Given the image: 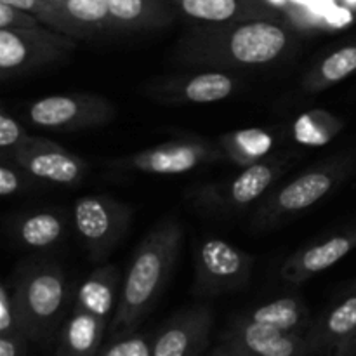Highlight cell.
Returning a JSON list of instances; mask_svg holds the SVG:
<instances>
[{"label": "cell", "instance_id": "1", "mask_svg": "<svg viewBox=\"0 0 356 356\" xmlns=\"http://www.w3.org/2000/svg\"><path fill=\"white\" fill-rule=\"evenodd\" d=\"M296 33L277 17L195 24L174 47V59L184 66L211 70L261 68L292 52Z\"/></svg>", "mask_w": 356, "mask_h": 356}, {"label": "cell", "instance_id": "2", "mask_svg": "<svg viewBox=\"0 0 356 356\" xmlns=\"http://www.w3.org/2000/svg\"><path fill=\"white\" fill-rule=\"evenodd\" d=\"M184 232L179 219L163 218L138 243L122 280L120 299L108 330L111 337L134 334L167 289L179 257Z\"/></svg>", "mask_w": 356, "mask_h": 356}, {"label": "cell", "instance_id": "3", "mask_svg": "<svg viewBox=\"0 0 356 356\" xmlns=\"http://www.w3.org/2000/svg\"><path fill=\"white\" fill-rule=\"evenodd\" d=\"M13 292L24 336L38 346H51L72 313V289L65 271L52 263L28 266L17 275Z\"/></svg>", "mask_w": 356, "mask_h": 356}, {"label": "cell", "instance_id": "4", "mask_svg": "<svg viewBox=\"0 0 356 356\" xmlns=\"http://www.w3.org/2000/svg\"><path fill=\"white\" fill-rule=\"evenodd\" d=\"M356 165V153H341L309 167L292 181L266 195L254 214L256 229H270L298 218L329 197Z\"/></svg>", "mask_w": 356, "mask_h": 356}, {"label": "cell", "instance_id": "5", "mask_svg": "<svg viewBox=\"0 0 356 356\" xmlns=\"http://www.w3.org/2000/svg\"><path fill=\"white\" fill-rule=\"evenodd\" d=\"M285 169H287L285 160L271 156L254 165L243 167L229 179L193 188L188 197L195 207L209 214H233L263 200L275 183L280 179Z\"/></svg>", "mask_w": 356, "mask_h": 356}, {"label": "cell", "instance_id": "6", "mask_svg": "<svg viewBox=\"0 0 356 356\" xmlns=\"http://www.w3.org/2000/svg\"><path fill=\"white\" fill-rule=\"evenodd\" d=\"M75 38L47 26L35 30H0V79L3 82L42 72L68 58Z\"/></svg>", "mask_w": 356, "mask_h": 356}, {"label": "cell", "instance_id": "7", "mask_svg": "<svg viewBox=\"0 0 356 356\" xmlns=\"http://www.w3.org/2000/svg\"><path fill=\"white\" fill-rule=\"evenodd\" d=\"M219 162H225V155L218 143L207 141V139L197 138V136H186V138L141 149L132 155L115 159L108 162V167L122 170V172L179 176V174L191 172L202 165Z\"/></svg>", "mask_w": 356, "mask_h": 356}, {"label": "cell", "instance_id": "8", "mask_svg": "<svg viewBox=\"0 0 356 356\" xmlns=\"http://www.w3.org/2000/svg\"><path fill=\"white\" fill-rule=\"evenodd\" d=\"M132 209L108 195L80 197L73 205V226L94 264H103L127 233Z\"/></svg>", "mask_w": 356, "mask_h": 356}, {"label": "cell", "instance_id": "9", "mask_svg": "<svg viewBox=\"0 0 356 356\" xmlns=\"http://www.w3.org/2000/svg\"><path fill=\"white\" fill-rule=\"evenodd\" d=\"M117 108L108 97L92 92L52 94L31 103L26 118L31 125L56 132L86 131L110 124Z\"/></svg>", "mask_w": 356, "mask_h": 356}, {"label": "cell", "instance_id": "10", "mask_svg": "<svg viewBox=\"0 0 356 356\" xmlns=\"http://www.w3.org/2000/svg\"><path fill=\"white\" fill-rule=\"evenodd\" d=\"M195 285L198 298H216L245 287L256 257L221 238H205L197 245Z\"/></svg>", "mask_w": 356, "mask_h": 356}, {"label": "cell", "instance_id": "11", "mask_svg": "<svg viewBox=\"0 0 356 356\" xmlns=\"http://www.w3.org/2000/svg\"><path fill=\"white\" fill-rule=\"evenodd\" d=\"M2 159H9L35 179L59 186H75L82 183L89 169L86 160L66 149L65 146L37 136H33L13 155Z\"/></svg>", "mask_w": 356, "mask_h": 356}, {"label": "cell", "instance_id": "12", "mask_svg": "<svg viewBox=\"0 0 356 356\" xmlns=\"http://www.w3.org/2000/svg\"><path fill=\"white\" fill-rule=\"evenodd\" d=\"M236 89V79L221 70L176 73L149 80L148 96L167 104H209L232 96Z\"/></svg>", "mask_w": 356, "mask_h": 356}, {"label": "cell", "instance_id": "13", "mask_svg": "<svg viewBox=\"0 0 356 356\" xmlns=\"http://www.w3.org/2000/svg\"><path fill=\"white\" fill-rule=\"evenodd\" d=\"M236 356H312L305 336L282 332L273 327L236 316L221 337Z\"/></svg>", "mask_w": 356, "mask_h": 356}, {"label": "cell", "instance_id": "14", "mask_svg": "<svg viewBox=\"0 0 356 356\" xmlns=\"http://www.w3.org/2000/svg\"><path fill=\"white\" fill-rule=\"evenodd\" d=\"M214 325L209 306H191L176 313L153 337L152 356H200Z\"/></svg>", "mask_w": 356, "mask_h": 356}, {"label": "cell", "instance_id": "15", "mask_svg": "<svg viewBox=\"0 0 356 356\" xmlns=\"http://www.w3.org/2000/svg\"><path fill=\"white\" fill-rule=\"evenodd\" d=\"M356 249V222L315 240L292 254L282 266L280 275L289 284H305L323 273Z\"/></svg>", "mask_w": 356, "mask_h": 356}, {"label": "cell", "instance_id": "16", "mask_svg": "<svg viewBox=\"0 0 356 356\" xmlns=\"http://www.w3.org/2000/svg\"><path fill=\"white\" fill-rule=\"evenodd\" d=\"M356 330V285L343 299L312 322L306 343L312 356L336 353L337 348Z\"/></svg>", "mask_w": 356, "mask_h": 356}, {"label": "cell", "instance_id": "17", "mask_svg": "<svg viewBox=\"0 0 356 356\" xmlns=\"http://www.w3.org/2000/svg\"><path fill=\"white\" fill-rule=\"evenodd\" d=\"M68 235V218L61 211H33L10 221L9 236L16 245L30 250L54 247Z\"/></svg>", "mask_w": 356, "mask_h": 356}, {"label": "cell", "instance_id": "18", "mask_svg": "<svg viewBox=\"0 0 356 356\" xmlns=\"http://www.w3.org/2000/svg\"><path fill=\"white\" fill-rule=\"evenodd\" d=\"M179 17L197 24H226L235 21L273 17V13L254 0H169Z\"/></svg>", "mask_w": 356, "mask_h": 356}, {"label": "cell", "instance_id": "19", "mask_svg": "<svg viewBox=\"0 0 356 356\" xmlns=\"http://www.w3.org/2000/svg\"><path fill=\"white\" fill-rule=\"evenodd\" d=\"M115 33L159 30L179 17L169 0H108Z\"/></svg>", "mask_w": 356, "mask_h": 356}, {"label": "cell", "instance_id": "20", "mask_svg": "<svg viewBox=\"0 0 356 356\" xmlns=\"http://www.w3.org/2000/svg\"><path fill=\"white\" fill-rule=\"evenodd\" d=\"M120 271L113 264H97L96 270L80 284L73 299V308L92 313L99 318H113L120 299Z\"/></svg>", "mask_w": 356, "mask_h": 356}, {"label": "cell", "instance_id": "21", "mask_svg": "<svg viewBox=\"0 0 356 356\" xmlns=\"http://www.w3.org/2000/svg\"><path fill=\"white\" fill-rule=\"evenodd\" d=\"M110 322L72 308L58 336L56 356H99Z\"/></svg>", "mask_w": 356, "mask_h": 356}, {"label": "cell", "instance_id": "22", "mask_svg": "<svg viewBox=\"0 0 356 356\" xmlns=\"http://www.w3.org/2000/svg\"><path fill=\"white\" fill-rule=\"evenodd\" d=\"M218 145L225 155V162L243 169L271 159L277 139L266 129L250 127L219 136Z\"/></svg>", "mask_w": 356, "mask_h": 356}, {"label": "cell", "instance_id": "23", "mask_svg": "<svg viewBox=\"0 0 356 356\" xmlns=\"http://www.w3.org/2000/svg\"><path fill=\"white\" fill-rule=\"evenodd\" d=\"M242 316L250 322L305 337L312 327V315H309L308 305L296 296H287V298H278L270 302H264V305L256 306L250 312L243 313Z\"/></svg>", "mask_w": 356, "mask_h": 356}, {"label": "cell", "instance_id": "24", "mask_svg": "<svg viewBox=\"0 0 356 356\" xmlns=\"http://www.w3.org/2000/svg\"><path fill=\"white\" fill-rule=\"evenodd\" d=\"M356 72V44L336 49L316 63L302 79L301 87L306 94H318L343 82Z\"/></svg>", "mask_w": 356, "mask_h": 356}, {"label": "cell", "instance_id": "25", "mask_svg": "<svg viewBox=\"0 0 356 356\" xmlns=\"http://www.w3.org/2000/svg\"><path fill=\"white\" fill-rule=\"evenodd\" d=\"M344 127L346 122L336 113L323 108H313L292 122L291 136L298 145L306 148H322L332 143Z\"/></svg>", "mask_w": 356, "mask_h": 356}, {"label": "cell", "instance_id": "26", "mask_svg": "<svg viewBox=\"0 0 356 356\" xmlns=\"http://www.w3.org/2000/svg\"><path fill=\"white\" fill-rule=\"evenodd\" d=\"M58 3L75 28L79 40L101 33H115L108 0H63Z\"/></svg>", "mask_w": 356, "mask_h": 356}, {"label": "cell", "instance_id": "27", "mask_svg": "<svg viewBox=\"0 0 356 356\" xmlns=\"http://www.w3.org/2000/svg\"><path fill=\"white\" fill-rule=\"evenodd\" d=\"M2 3H9V6L17 7V9H23L26 13L33 14L35 17L42 21V24H45L51 30L59 31L63 35H68V37L76 38L75 28L72 26L66 16L63 14L61 7L58 2H52V0H0Z\"/></svg>", "mask_w": 356, "mask_h": 356}, {"label": "cell", "instance_id": "28", "mask_svg": "<svg viewBox=\"0 0 356 356\" xmlns=\"http://www.w3.org/2000/svg\"><path fill=\"white\" fill-rule=\"evenodd\" d=\"M152 351L153 339L145 334H129L111 341L99 356H152Z\"/></svg>", "mask_w": 356, "mask_h": 356}, {"label": "cell", "instance_id": "29", "mask_svg": "<svg viewBox=\"0 0 356 356\" xmlns=\"http://www.w3.org/2000/svg\"><path fill=\"white\" fill-rule=\"evenodd\" d=\"M31 138L33 136L28 134L23 125L16 118L10 117L6 110L0 113V149H2L3 156L13 155L16 149L26 145Z\"/></svg>", "mask_w": 356, "mask_h": 356}, {"label": "cell", "instance_id": "30", "mask_svg": "<svg viewBox=\"0 0 356 356\" xmlns=\"http://www.w3.org/2000/svg\"><path fill=\"white\" fill-rule=\"evenodd\" d=\"M30 179H35L14 162L2 159L0 165V197H13L30 188Z\"/></svg>", "mask_w": 356, "mask_h": 356}, {"label": "cell", "instance_id": "31", "mask_svg": "<svg viewBox=\"0 0 356 356\" xmlns=\"http://www.w3.org/2000/svg\"><path fill=\"white\" fill-rule=\"evenodd\" d=\"M10 332H23V329H21V320L16 301H14L13 287L2 284L0 285V334Z\"/></svg>", "mask_w": 356, "mask_h": 356}, {"label": "cell", "instance_id": "32", "mask_svg": "<svg viewBox=\"0 0 356 356\" xmlns=\"http://www.w3.org/2000/svg\"><path fill=\"white\" fill-rule=\"evenodd\" d=\"M40 26L45 24L33 14L0 2V30H35Z\"/></svg>", "mask_w": 356, "mask_h": 356}, {"label": "cell", "instance_id": "33", "mask_svg": "<svg viewBox=\"0 0 356 356\" xmlns=\"http://www.w3.org/2000/svg\"><path fill=\"white\" fill-rule=\"evenodd\" d=\"M30 339L23 332L0 334V356H28Z\"/></svg>", "mask_w": 356, "mask_h": 356}, {"label": "cell", "instance_id": "34", "mask_svg": "<svg viewBox=\"0 0 356 356\" xmlns=\"http://www.w3.org/2000/svg\"><path fill=\"white\" fill-rule=\"evenodd\" d=\"M334 356H356V330L337 348Z\"/></svg>", "mask_w": 356, "mask_h": 356}, {"label": "cell", "instance_id": "35", "mask_svg": "<svg viewBox=\"0 0 356 356\" xmlns=\"http://www.w3.org/2000/svg\"><path fill=\"white\" fill-rule=\"evenodd\" d=\"M211 356H236V355L233 353V351L229 350V348L226 346V344H222V343H221V346H219L218 350H216L214 353H212Z\"/></svg>", "mask_w": 356, "mask_h": 356}, {"label": "cell", "instance_id": "36", "mask_svg": "<svg viewBox=\"0 0 356 356\" xmlns=\"http://www.w3.org/2000/svg\"><path fill=\"white\" fill-rule=\"evenodd\" d=\"M52 2H63V0H52Z\"/></svg>", "mask_w": 356, "mask_h": 356}]
</instances>
